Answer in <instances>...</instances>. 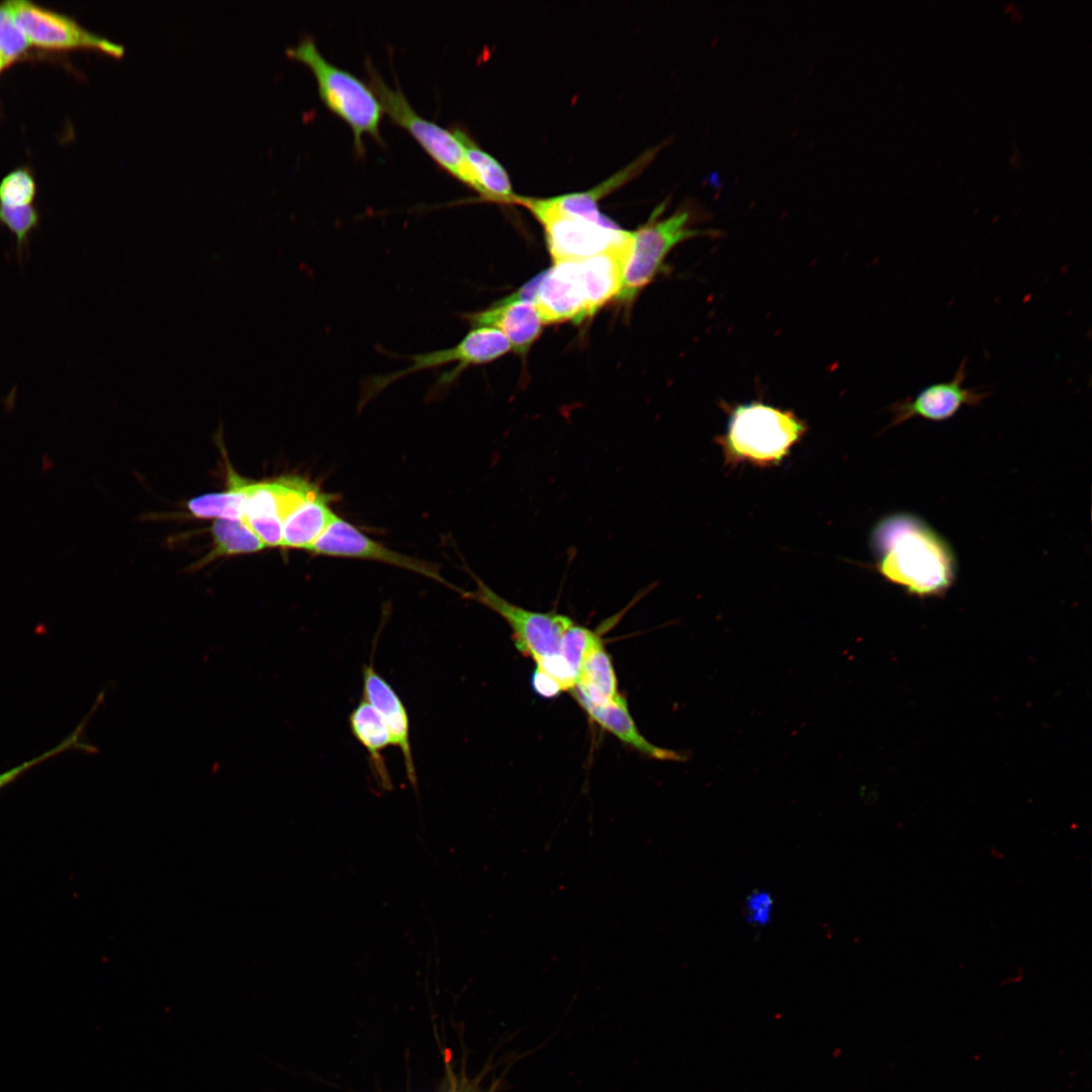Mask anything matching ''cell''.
Wrapping results in <instances>:
<instances>
[{"mask_svg":"<svg viewBox=\"0 0 1092 1092\" xmlns=\"http://www.w3.org/2000/svg\"><path fill=\"white\" fill-rule=\"evenodd\" d=\"M228 489L198 495L187 503L188 511L198 519L242 520L251 482L232 468L228 474Z\"/></svg>","mask_w":1092,"mask_h":1092,"instance_id":"obj_22","label":"cell"},{"mask_svg":"<svg viewBox=\"0 0 1092 1092\" xmlns=\"http://www.w3.org/2000/svg\"><path fill=\"white\" fill-rule=\"evenodd\" d=\"M532 687L538 695L544 698H553L562 692L560 686L552 677L538 668H535L533 672Z\"/></svg>","mask_w":1092,"mask_h":1092,"instance_id":"obj_30","label":"cell"},{"mask_svg":"<svg viewBox=\"0 0 1092 1092\" xmlns=\"http://www.w3.org/2000/svg\"><path fill=\"white\" fill-rule=\"evenodd\" d=\"M98 706L99 704L95 703L92 711H90V713L81 721V723L75 728V730L55 747L41 753L38 756H35L12 768L0 772V790L16 781L18 778H20V776L28 771L30 768L63 752L70 750H82L88 753H95L97 749L91 744H88L86 741H84L83 733L85 731L88 720L90 719L92 713L98 708Z\"/></svg>","mask_w":1092,"mask_h":1092,"instance_id":"obj_24","label":"cell"},{"mask_svg":"<svg viewBox=\"0 0 1092 1092\" xmlns=\"http://www.w3.org/2000/svg\"><path fill=\"white\" fill-rule=\"evenodd\" d=\"M601 643L602 638L598 632L580 626L574 621L566 628L561 639L560 654L575 677L585 656Z\"/></svg>","mask_w":1092,"mask_h":1092,"instance_id":"obj_25","label":"cell"},{"mask_svg":"<svg viewBox=\"0 0 1092 1092\" xmlns=\"http://www.w3.org/2000/svg\"><path fill=\"white\" fill-rule=\"evenodd\" d=\"M363 699L383 719L392 740L401 752L406 778L414 788L418 780L411 745V724L405 706L392 686L380 675L373 664L363 666Z\"/></svg>","mask_w":1092,"mask_h":1092,"instance_id":"obj_15","label":"cell"},{"mask_svg":"<svg viewBox=\"0 0 1092 1092\" xmlns=\"http://www.w3.org/2000/svg\"><path fill=\"white\" fill-rule=\"evenodd\" d=\"M511 350L509 341L498 330L489 327L472 328L453 347L407 356L406 358L411 360V365L407 367L366 378L362 383L359 405H365L402 377L446 364H455L452 370L442 374L438 379L436 389H442L451 385L466 368L494 361Z\"/></svg>","mask_w":1092,"mask_h":1092,"instance_id":"obj_4","label":"cell"},{"mask_svg":"<svg viewBox=\"0 0 1092 1092\" xmlns=\"http://www.w3.org/2000/svg\"><path fill=\"white\" fill-rule=\"evenodd\" d=\"M365 67L368 84L390 120L408 131L441 169L470 188L471 177L465 150L452 128H445L420 115L402 90L388 85L368 59Z\"/></svg>","mask_w":1092,"mask_h":1092,"instance_id":"obj_5","label":"cell"},{"mask_svg":"<svg viewBox=\"0 0 1092 1092\" xmlns=\"http://www.w3.org/2000/svg\"><path fill=\"white\" fill-rule=\"evenodd\" d=\"M872 542L880 574L908 594L939 596L953 583L954 554L922 520L908 514L887 517L874 529Z\"/></svg>","mask_w":1092,"mask_h":1092,"instance_id":"obj_1","label":"cell"},{"mask_svg":"<svg viewBox=\"0 0 1092 1092\" xmlns=\"http://www.w3.org/2000/svg\"><path fill=\"white\" fill-rule=\"evenodd\" d=\"M23 31L10 17L0 26V52L7 64L21 56L29 47Z\"/></svg>","mask_w":1092,"mask_h":1092,"instance_id":"obj_28","label":"cell"},{"mask_svg":"<svg viewBox=\"0 0 1092 1092\" xmlns=\"http://www.w3.org/2000/svg\"><path fill=\"white\" fill-rule=\"evenodd\" d=\"M320 488L300 476L251 482L243 521L266 547L281 546L286 518Z\"/></svg>","mask_w":1092,"mask_h":1092,"instance_id":"obj_9","label":"cell"},{"mask_svg":"<svg viewBox=\"0 0 1092 1092\" xmlns=\"http://www.w3.org/2000/svg\"><path fill=\"white\" fill-rule=\"evenodd\" d=\"M286 55L310 69L325 106L351 128L357 156L365 154L363 135L382 143L380 124L385 113L369 84L328 61L310 35L287 48Z\"/></svg>","mask_w":1092,"mask_h":1092,"instance_id":"obj_3","label":"cell"},{"mask_svg":"<svg viewBox=\"0 0 1092 1092\" xmlns=\"http://www.w3.org/2000/svg\"><path fill=\"white\" fill-rule=\"evenodd\" d=\"M967 358L959 365L949 381L932 383L919 390L914 396L898 400L890 407L893 415L890 427L922 418L932 422H943L952 418L964 406H979L990 392L977 387H966Z\"/></svg>","mask_w":1092,"mask_h":1092,"instance_id":"obj_12","label":"cell"},{"mask_svg":"<svg viewBox=\"0 0 1092 1092\" xmlns=\"http://www.w3.org/2000/svg\"><path fill=\"white\" fill-rule=\"evenodd\" d=\"M452 130L465 150L471 177L470 188L477 192L479 200L502 204H517L518 197L512 188L510 177L503 165L482 150L469 133L461 127Z\"/></svg>","mask_w":1092,"mask_h":1092,"instance_id":"obj_16","label":"cell"},{"mask_svg":"<svg viewBox=\"0 0 1092 1092\" xmlns=\"http://www.w3.org/2000/svg\"><path fill=\"white\" fill-rule=\"evenodd\" d=\"M349 726L368 754L374 779L382 789L391 790L392 783L383 752L392 745V740L380 714L362 699L349 715Z\"/></svg>","mask_w":1092,"mask_h":1092,"instance_id":"obj_18","label":"cell"},{"mask_svg":"<svg viewBox=\"0 0 1092 1092\" xmlns=\"http://www.w3.org/2000/svg\"><path fill=\"white\" fill-rule=\"evenodd\" d=\"M10 17V12L5 3L0 5V26Z\"/></svg>","mask_w":1092,"mask_h":1092,"instance_id":"obj_31","label":"cell"},{"mask_svg":"<svg viewBox=\"0 0 1092 1092\" xmlns=\"http://www.w3.org/2000/svg\"><path fill=\"white\" fill-rule=\"evenodd\" d=\"M807 430V424L794 412L751 401L730 411L727 431L717 438V443L727 465L775 466L788 456Z\"/></svg>","mask_w":1092,"mask_h":1092,"instance_id":"obj_2","label":"cell"},{"mask_svg":"<svg viewBox=\"0 0 1092 1092\" xmlns=\"http://www.w3.org/2000/svg\"><path fill=\"white\" fill-rule=\"evenodd\" d=\"M211 534L214 547L207 560L225 555L254 553L266 547L242 520H214Z\"/></svg>","mask_w":1092,"mask_h":1092,"instance_id":"obj_23","label":"cell"},{"mask_svg":"<svg viewBox=\"0 0 1092 1092\" xmlns=\"http://www.w3.org/2000/svg\"><path fill=\"white\" fill-rule=\"evenodd\" d=\"M471 328L489 327L498 330L509 341L512 350L520 355L528 352L538 339L544 325L534 301L521 289L487 308L461 316Z\"/></svg>","mask_w":1092,"mask_h":1092,"instance_id":"obj_13","label":"cell"},{"mask_svg":"<svg viewBox=\"0 0 1092 1092\" xmlns=\"http://www.w3.org/2000/svg\"><path fill=\"white\" fill-rule=\"evenodd\" d=\"M7 65H8V64L6 63V61H5L4 57H3V55H2V54H1V52H0V72H1V71H2V69H3L4 67H6Z\"/></svg>","mask_w":1092,"mask_h":1092,"instance_id":"obj_32","label":"cell"},{"mask_svg":"<svg viewBox=\"0 0 1092 1092\" xmlns=\"http://www.w3.org/2000/svg\"><path fill=\"white\" fill-rule=\"evenodd\" d=\"M576 702L594 722L644 755L659 760L682 759L676 751L656 746L644 738L630 715L625 698L620 694L604 706H595L580 699H576Z\"/></svg>","mask_w":1092,"mask_h":1092,"instance_id":"obj_17","label":"cell"},{"mask_svg":"<svg viewBox=\"0 0 1092 1092\" xmlns=\"http://www.w3.org/2000/svg\"><path fill=\"white\" fill-rule=\"evenodd\" d=\"M35 194V183L27 170L17 169L0 183V204L7 206L30 205Z\"/></svg>","mask_w":1092,"mask_h":1092,"instance_id":"obj_26","label":"cell"},{"mask_svg":"<svg viewBox=\"0 0 1092 1092\" xmlns=\"http://www.w3.org/2000/svg\"><path fill=\"white\" fill-rule=\"evenodd\" d=\"M471 574L476 587L472 592H462V596L499 615L512 629L513 639L519 651L525 656H530L536 664L560 654L563 633L573 622L570 617L520 607L506 600L479 577Z\"/></svg>","mask_w":1092,"mask_h":1092,"instance_id":"obj_8","label":"cell"},{"mask_svg":"<svg viewBox=\"0 0 1092 1092\" xmlns=\"http://www.w3.org/2000/svg\"><path fill=\"white\" fill-rule=\"evenodd\" d=\"M543 226L550 255L555 262L578 260L602 253L625 240L630 232L607 228L561 211L549 198L518 197Z\"/></svg>","mask_w":1092,"mask_h":1092,"instance_id":"obj_7","label":"cell"},{"mask_svg":"<svg viewBox=\"0 0 1092 1092\" xmlns=\"http://www.w3.org/2000/svg\"><path fill=\"white\" fill-rule=\"evenodd\" d=\"M570 694L595 706L607 705L619 695L613 662L603 642L583 659Z\"/></svg>","mask_w":1092,"mask_h":1092,"instance_id":"obj_21","label":"cell"},{"mask_svg":"<svg viewBox=\"0 0 1092 1092\" xmlns=\"http://www.w3.org/2000/svg\"><path fill=\"white\" fill-rule=\"evenodd\" d=\"M655 152L656 151H652L644 154L637 161L633 162L625 169L619 171L614 176L608 178L600 185L587 191L549 197V199L554 206H556L563 212L584 218L586 220L607 228H619V225H617L613 220L606 217L600 212L598 206L599 201L605 195L612 192L617 187L623 185L632 177L636 176L639 171L643 169L649 161H651Z\"/></svg>","mask_w":1092,"mask_h":1092,"instance_id":"obj_20","label":"cell"},{"mask_svg":"<svg viewBox=\"0 0 1092 1092\" xmlns=\"http://www.w3.org/2000/svg\"><path fill=\"white\" fill-rule=\"evenodd\" d=\"M0 223L15 236L20 250L27 243L29 234L37 225L38 213L31 204L23 206L0 204Z\"/></svg>","mask_w":1092,"mask_h":1092,"instance_id":"obj_27","label":"cell"},{"mask_svg":"<svg viewBox=\"0 0 1092 1092\" xmlns=\"http://www.w3.org/2000/svg\"><path fill=\"white\" fill-rule=\"evenodd\" d=\"M533 301L544 325L587 317L572 260L555 262L538 277Z\"/></svg>","mask_w":1092,"mask_h":1092,"instance_id":"obj_14","label":"cell"},{"mask_svg":"<svg viewBox=\"0 0 1092 1092\" xmlns=\"http://www.w3.org/2000/svg\"><path fill=\"white\" fill-rule=\"evenodd\" d=\"M30 44L52 50L89 49L120 58L124 48L95 34L71 17L26 0L5 2Z\"/></svg>","mask_w":1092,"mask_h":1092,"instance_id":"obj_10","label":"cell"},{"mask_svg":"<svg viewBox=\"0 0 1092 1092\" xmlns=\"http://www.w3.org/2000/svg\"><path fill=\"white\" fill-rule=\"evenodd\" d=\"M332 498L320 490L296 508L284 521L281 547L307 551L337 517Z\"/></svg>","mask_w":1092,"mask_h":1092,"instance_id":"obj_19","label":"cell"},{"mask_svg":"<svg viewBox=\"0 0 1092 1092\" xmlns=\"http://www.w3.org/2000/svg\"><path fill=\"white\" fill-rule=\"evenodd\" d=\"M746 920L758 927L767 925L774 913V899L765 890H753L745 899Z\"/></svg>","mask_w":1092,"mask_h":1092,"instance_id":"obj_29","label":"cell"},{"mask_svg":"<svg viewBox=\"0 0 1092 1092\" xmlns=\"http://www.w3.org/2000/svg\"><path fill=\"white\" fill-rule=\"evenodd\" d=\"M307 551L317 555L368 559L387 563L422 574L457 589L442 577L435 564L383 546L339 516L334 519L325 533ZM457 592L461 593L458 589Z\"/></svg>","mask_w":1092,"mask_h":1092,"instance_id":"obj_11","label":"cell"},{"mask_svg":"<svg viewBox=\"0 0 1092 1092\" xmlns=\"http://www.w3.org/2000/svg\"><path fill=\"white\" fill-rule=\"evenodd\" d=\"M697 209L686 206L666 218L659 219L662 207L656 209L649 221L632 232V244L624 270L622 287L617 299L630 302L653 279L668 253L679 243L713 231L692 229Z\"/></svg>","mask_w":1092,"mask_h":1092,"instance_id":"obj_6","label":"cell"}]
</instances>
